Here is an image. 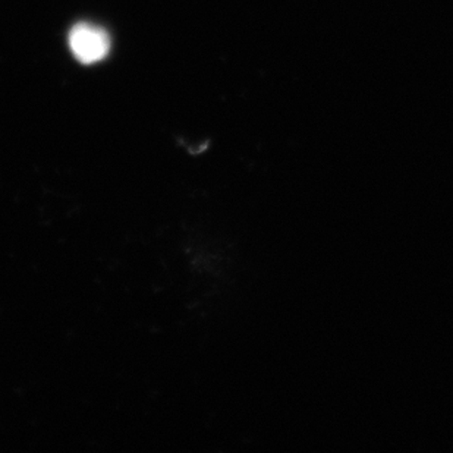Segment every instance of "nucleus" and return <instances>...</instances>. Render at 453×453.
Wrapping results in <instances>:
<instances>
[{"label":"nucleus","mask_w":453,"mask_h":453,"mask_svg":"<svg viewBox=\"0 0 453 453\" xmlns=\"http://www.w3.org/2000/svg\"><path fill=\"white\" fill-rule=\"evenodd\" d=\"M69 48L81 64L91 65L106 58L111 50V40L99 27L82 22L69 33Z\"/></svg>","instance_id":"obj_1"}]
</instances>
